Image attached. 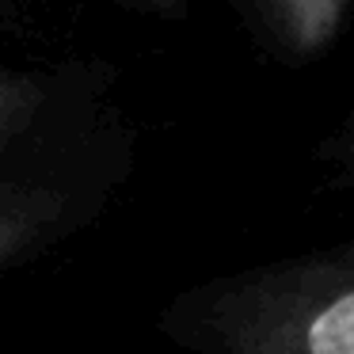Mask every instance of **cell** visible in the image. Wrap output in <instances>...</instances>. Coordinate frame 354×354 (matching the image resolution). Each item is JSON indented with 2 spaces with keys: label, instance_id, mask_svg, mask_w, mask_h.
I'll use <instances>...</instances> for the list:
<instances>
[{
  "label": "cell",
  "instance_id": "8992f818",
  "mask_svg": "<svg viewBox=\"0 0 354 354\" xmlns=\"http://www.w3.org/2000/svg\"><path fill=\"white\" fill-rule=\"evenodd\" d=\"M138 12H149V16H164V19H179L187 12V0H122Z\"/></svg>",
  "mask_w": 354,
  "mask_h": 354
},
{
  "label": "cell",
  "instance_id": "5b68a950",
  "mask_svg": "<svg viewBox=\"0 0 354 354\" xmlns=\"http://www.w3.org/2000/svg\"><path fill=\"white\" fill-rule=\"evenodd\" d=\"M328 164H331V171H335L339 183L354 191V115L346 118V122L339 126V133L331 138V145H328Z\"/></svg>",
  "mask_w": 354,
  "mask_h": 354
},
{
  "label": "cell",
  "instance_id": "7a4b0ae2",
  "mask_svg": "<svg viewBox=\"0 0 354 354\" xmlns=\"http://www.w3.org/2000/svg\"><path fill=\"white\" fill-rule=\"evenodd\" d=\"M240 12L274 57L305 65L339 42L351 0H240Z\"/></svg>",
  "mask_w": 354,
  "mask_h": 354
},
{
  "label": "cell",
  "instance_id": "3957f363",
  "mask_svg": "<svg viewBox=\"0 0 354 354\" xmlns=\"http://www.w3.org/2000/svg\"><path fill=\"white\" fill-rule=\"evenodd\" d=\"M54 214L57 202L46 191L0 187V263L16 259L24 248H31L54 221Z\"/></svg>",
  "mask_w": 354,
  "mask_h": 354
},
{
  "label": "cell",
  "instance_id": "277c9868",
  "mask_svg": "<svg viewBox=\"0 0 354 354\" xmlns=\"http://www.w3.org/2000/svg\"><path fill=\"white\" fill-rule=\"evenodd\" d=\"M42 103V88L27 73H4L0 69V145H8L19 130L35 118Z\"/></svg>",
  "mask_w": 354,
  "mask_h": 354
},
{
  "label": "cell",
  "instance_id": "6da1fadb",
  "mask_svg": "<svg viewBox=\"0 0 354 354\" xmlns=\"http://www.w3.org/2000/svg\"><path fill=\"white\" fill-rule=\"evenodd\" d=\"M194 339L206 354H354V240L214 282Z\"/></svg>",
  "mask_w": 354,
  "mask_h": 354
}]
</instances>
